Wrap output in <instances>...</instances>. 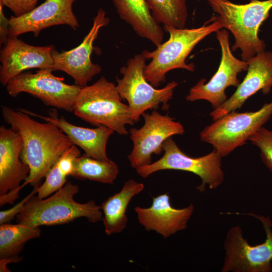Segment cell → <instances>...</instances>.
<instances>
[{"instance_id": "cell-1", "label": "cell", "mask_w": 272, "mask_h": 272, "mask_svg": "<svg viewBox=\"0 0 272 272\" xmlns=\"http://www.w3.org/2000/svg\"><path fill=\"white\" fill-rule=\"evenodd\" d=\"M2 116L22 138L21 158L30 168L29 176L22 185L38 187L59 158L74 144L56 125L36 121L21 108L14 110L3 106Z\"/></svg>"}, {"instance_id": "cell-2", "label": "cell", "mask_w": 272, "mask_h": 272, "mask_svg": "<svg viewBox=\"0 0 272 272\" xmlns=\"http://www.w3.org/2000/svg\"><path fill=\"white\" fill-rule=\"evenodd\" d=\"M217 15L210 19L219 22L235 38L232 50L239 49L242 59L247 61L265 50V44L258 35L260 25L269 16L272 0H251L236 4L229 0H207Z\"/></svg>"}, {"instance_id": "cell-3", "label": "cell", "mask_w": 272, "mask_h": 272, "mask_svg": "<svg viewBox=\"0 0 272 272\" xmlns=\"http://www.w3.org/2000/svg\"><path fill=\"white\" fill-rule=\"evenodd\" d=\"M222 28L219 22L210 20L202 26L192 29L163 26V30L169 34L168 40L152 51H142L147 59H151L144 69L146 79L158 88L166 82V74L171 70L181 69L193 72L194 64L187 63L186 58L200 41Z\"/></svg>"}, {"instance_id": "cell-4", "label": "cell", "mask_w": 272, "mask_h": 272, "mask_svg": "<svg viewBox=\"0 0 272 272\" xmlns=\"http://www.w3.org/2000/svg\"><path fill=\"white\" fill-rule=\"evenodd\" d=\"M79 187L70 181L52 196L40 199L35 195L26 203L17 216V222L30 226H53L69 223L84 217L96 223L103 219L100 206L93 200L79 203L74 199Z\"/></svg>"}, {"instance_id": "cell-5", "label": "cell", "mask_w": 272, "mask_h": 272, "mask_svg": "<svg viewBox=\"0 0 272 272\" xmlns=\"http://www.w3.org/2000/svg\"><path fill=\"white\" fill-rule=\"evenodd\" d=\"M122 99L116 86L102 76L92 85L81 88L73 112L94 126H105L125 135L129 133L126 125H132L135 122L128 105Z\"/></svg>"}, {"instance_id": "cell-6", "label": "cell", "mask_w": 272, "mask_h": 272, "mask_svg": "<svg viewBox=\"0 0 272 272\" xmlns=\"http://www.w3.org/2000/svg\"><path fill=\"white\" fill-rule=\"evenodd\" d=\"M147 59L142 52L134 55L120 68L122 77L116 78V88L121 98L127 101L135 122L139 120L143 113L158 109L160 104H162V110H168V102L178 85L172 81L161 89L152 86L144 76Z\"/></svg>"}, {"instance_id": "cell-7", "label": "cell", "mask_w": 272, "mask_h": 272, "mask_svg": "<svg viewBox=\"0 0 272 272\" xmlns=\"http://www.w3.org/2000/svg\"><path fill=\"white\" fill-rule=\"evenodd\" d=\"M272 116V101L255 111H232L205 127L199 133L222 158L244 144Z\"/></svg>"}, {"instance_id": "cell-8", "label": "cell", "mask_w": 272, "mask_h": 272, "mask_svg": "<svg viewBox=\"0 0 272 272\" xmlns=\"http://www.w3.org/2000/svg\"><path fill=\"white\" fill-rule=\"evenodd\" d=\"M163 149L164 154L160 159L135 169L139 175L147 178L155 172L165 170L190 172L201 179V183L196 187L200 192L204 191L207 185L214 189L223 182L222 157L214 150L203 156L192 157L182 151L172 137L165 141Z\"/></svg>"}, {"instance_id": "cell-9", "label": "cell", "mask_w": 272, "mask_h": 272, "mask_svg": "<svg viewBox=\"0 0 272 272\" xmlns=\"http://www.w3.org/2000/svg\"><path fill=\"white\" fill-rule=\"evenodd\" d=\"M258 219L266 234L263 243L250 245L243 237L239 226L228 231L225 242V255L222 272H270L272 271V223L268 217L255 214H242Z\"/></svg>"}, {"instance_id": "cell-10", "label": "cell", "mask_w": 272, "mask_h": 272, "mask_svg": "<svg viewBox=\"0 0 272 272\" xmlns=\"http://www.w3.org/2000/svg\"><path fill=\"white\" fill-rule=\"evenodd\" d=\"M52 72L51 69H44L35 73L23 72L8 82L7 91L12 97L27 93L39 99L46 106L73 112L82 87L65 83L63 78L54 76Z\"/></svg>"}, {"instance_id": "cell-11", "label": "cell", "mask_w": 272, "mask_h": 272, "mask_svg": "<svg viewBox=\"0 0 272 272\" xmlns=\"http://www.w3.org/2000/svg\"><path fill=\"white\" fill-rule=\"evenodd\" d=\"M221 49V58L219 68L210 81L200 79L190 88L186 96L188 101L203 100L210 102L215 109L227 99L225 91L230 86L237 87L240 84L238 74L248 70L247 61L240 60L232 54L230 47L229 33L227 29L216 32Z\"/></svg>"}, {"instance_id": "cell-12", "label": "cell", "mask_w": 272, "mask_h": 272, "mask_svg": "<svg viewBox=\"0 0 272 272\" xmlns=\"http://www.w3.org/2000/svg\"><path fill=\"white\" fill-rule=\"evenodd\" d=\"M144 124L140 128L129 130L133 148L127 158L134 169L152 163V155L163 151L165 141L173 135L183 134L185 129L181 123L167 114L163 115L156 110L142 114Z\"/></svg>"}, {"instance_id": "cell-13", "label": "cell", "mask_w": 272, "mask_h": 272, "mask_svg": "<svg viewBox=\"0 0 272 272\" xmlns=\"http://www.w3.org/2000/svg\"><path fill=\"white\" fill-rule=\"evenodd\" d=\"M109 18L104 10L99 9L93 19V25L82 43L76 47L67 51L58 52L55 49L52 53L53 71H61L69 75L75 84L82 87L94 77L101 73V67L91 61L93 43L100 29L106 26Z\"/></svg>"}, {"instance_id": "cell-14", "label": "cell", "mask_w": 272, "mask_h": 272, "mask_svg": "<svg viewBox=\"0 0 272 272\" xmlns=\"http://www.w3.org/2000/svg\"><path fill=\"white\" fill-rule=\"evenodd\" d=\"M76 0H46L30 12L9 18V37H18L28 32L38 36L43 29L59 25H66L76 30L78 21L73 11Z\"/></svg>"}, {"instance_id": "cell-15", "label": "cell", "mask_w": 272, "mask_h": 272, "mask_svg": "<svg viewBox=\"0 0 272 272\" xmlns=\"http://www.w3.org/2000/svg\"><path fill=\"white\" fill-rule=\"evenodd\" d=\"M52 45H29L18 37H9L0 52V82L6 86L13 78L30 69H51Z\"/></svg>"}, {"instance_id": "cell-16", "label": "cell", "mask_w": 272, "mask_h": 272, "mask_svg": "<svg viewBox=\"0 0 272 272\" xmlns=\"http://www.w3.org/2000/svg\"><path fill=\"white\" fill-rule=\"evenodd\" d=\"M247 73L233 94L210 115L213 121L240 109L245 101L259 91L268 94L272 88V52L265 50L248 61Z\"/></svg>"}, {"instance_id": "cell-17", "label": "cell", "mask_w": 272, "mask_h": 272, "mask_svg": "<svg viewBox=\"0 0 272 272\" xmlns=\"http://www.w3.org/2000/svg\"><path fill=\"white\" fill-rule=\"evenodd\" d=\"M134 211L140 224L148 231H154L167 238L186 228L193 211L191 203L183 209L173 208L167 193L153 198L152 205L147 208L136 207Z\"/></svg>"}, {"instance_id": "cell-18", "label": "cell", "mask_w": 272, "mask_h": 272, "mask_svg": "<svg viewBox=\"0 0 272 272\" xmlns=\"http://www.w3.org/2000/svg\"><path fill=\"white\" fill-rule=\"evenodd\" d=\"M21 109L31 116L56 125L74 145L83 149L89 157L101 161L110 160L106 153V146L109 138L114 132L110 128L101 125L90 128L74 125L68 122L63 116H58L55 109L49 110L48 116L41 115L23 108Z\"/></svg>"}, {"instance_id": "cell-19", "label": "cell", "mask_w": 272, "mask_h": 272, "mask_svg": "<svg viewBox=\"0 0 272 272\" xmlns=\"http://www.w3.org/2000/svg\"><path fill=\"white\" fill-rule=\"evenodd\" d=\"M23 143L20 135L11 127H0V195L18 188L30 173L21 159Z\"/></svg>"}, {"instance_id": "cell-20", "label": "cell", "mask_w": 272, "mask_h": 272, "mask_svg": "<svg viewBox=\"0 0 272 272\" xmlns=\"http://www.w3.org/2000/svg\"><path fill=\"white\" fill-rule=\"evenodd\" d=\"M121 19L129 24L139 36L156 46L162 43L163 29L153 18L147 0H112Z\"/></svg>"}, {"instance_id": "cell-21", "label": "cell", "mask_w": 272, "mask_h": 272, "mask_svg": "<svg viewBox=\"0 0 272 272\" xmlns=\"http://www.w3.org/2000/svg\"><path fill=\"white\" fill-rule=\"evenodd\" d=\"M144 189L142 183L130 179L125 181L121 190L108 197L100 205L103 222L107 235L121 232L126 227V211L131 199Z\"/></svg>"}, {"instance_id": "cell-22", "label": "cell", "mask_w": 272, "mask_h": 272, "mask_svg": "<svg viewBox=\"0 0 272 272\" xmlns=\"http://www.w3.org/2000/svg\"><path fill=\"white\" fill-rule=\"evenodd\" d=\"M40 227L21 223L0 225V258L17 256L29 240L40 237Z\"/></svg>"}, {"instance_id": "cell-23", "label": "cell", "mask_w": 272, "mask_h": 272, "mask_svg": "<svg viewBox=\"0 0 272 272\" xmlns=\"http://www.w3.org/2000/svg\"><path fill=\"white\" fill-rule=\"evenodd\" d=\"M118 173V165L111 160H99L84 154L76 159L71 176L78 179L111 184Z\"/></svg>"}, {"instance_id": "cell-24", "label": "cell", "mask_w": 272, "mask_h": 272, "mask_svg": "<svg viewBox=\"0 0 272 272\" xmlns=\"http://www.w3.org/2000/svg\"><path fill=\"white\" fill-rule=\"evenodd\" d=\"M187 0H147L152 15L163 26L185 28L188 17Z\"/></svg>"}, {"instance_id": "cell-25", "label": "cell", "mask_w": 272, "mask_h": 272, "mask_svg": "<svg viewBox=\"0 0 272 272\" xmlns=\"http://www.w3.org/2000/svg\"><path fill=\"white\" fill-rule=\"evenodd\" d=\"M249 141L259 149L261 161L272 172V130L262 126L250 137Z\"/></svg>"}, {"instance_id": "cell-26", "label": "cell", "mask_w": 272, "mask_h": 272, "mask_svg": "<svg viewBox=\"0 0 272 272\" xmlns=\"http://www.w3.org/2000/svg\"><path fill=\"white\" fill-rule=\"evenodd\" d=\"M66 177L55 163L45 176L44 182L37 187V197L45 198L61 189L67 182Z\"/></svg>"}, {"instance_id": "cell-27", "label": "cell", "mask_w": 272, "mask_h": 272, "mask_svg": "<svg viewBox=\"0 0 272 272\" xmlns=\"http://www.w3.org/2000/svg\"><path fill=\"white\" fill-rule=\"evenodd\" d=\"M80 156V150L77 146L73 145L61 155L56 164L65 175L71 176L75 161Z\"/></svg>"}, {"instance_id": "cell-28", "label": "cell", "mask_w": 272, "mask_h": 272, "mask_svg": "<svg viewBox=\"0 0 272 272\" xmlns=\"http://www.w3.org/2000/svg\"><path fill=\"white\" fill-rule=\"evenodd\" d=\"M38 0H0V4L8 8L14 16L24 15L36 7Z\"/></svg>"}, {"instance_id": "cell-29", "label": "cell", "mask_w": 272, "mask_h": 272, "mask_svg": "<svg viewBox=\"0 0 272 272\" xmlns=\"http://www.w3.org/2000/svg\"><path fill=\"white\" fill-rule=\"evenodd\" d=\"M37 188H34L28 195L12 208L6 210L1 211L0 212V225L10 223L14 217L21 212L27 201L37 193Z\"/></svg>"}, {"instance_id": "cell-30", "label": "cell", "mask_w": 272, "mask_h": 272, "mask_svg": "<svg viewBox=\"0 0 272 272\" xmlns=\"http://www.w3.org/2000/svg\"><path fill=\"white\" fill-rule=\"evenodd\" d=\"M3 5L0 4V43L5 44L9 37V19H7L3 12Z\"/></svg>"}, {"instance_id": "cell-31", "label": "cell", "mask_w": 272, "mask_h": 272, "mask_svg": "<svg viewBox=\"0 0 272 272\" xmlns=\"http://www.w3.org/2000/svg\"><path fill=\"white\" fill-rule=\"evenodd\" d=\"M23 187V185H21L18 188L10 191L3 195H0L1 207L6 203L13 204L14 201L19 198L20 191Z\"/></svg>"}, {"instance_id": "cell-32", "label": "cell", "mask_w": 272, "mask_h": 272, "mask_svg": "<svg viewBox=\"0 0 272 272\" xmlns=\"http://www.w3.org/2000/svg\"><path fill=\"white\" fill-rule=\"evenodd\" d=\"M23 259L22 257L14 256L5 258H0V271L10 272L11 270L7 267V265L10 263L19 262Z\"/></svg>"}, {"instance_id": "cell-33", "label": "cell", "mask_w": 272, "mask_h": 272, "mask_svg": "<svg viewBox=\"0 0 272 272\" xmlns=\"http://www.w3.org/2000/svg\"><path fill=\"white\" fill-rule=\"evenodd\" d=\"M248 1H251V0H248Z\"/></svg>"}]
</instances>
